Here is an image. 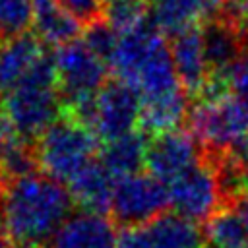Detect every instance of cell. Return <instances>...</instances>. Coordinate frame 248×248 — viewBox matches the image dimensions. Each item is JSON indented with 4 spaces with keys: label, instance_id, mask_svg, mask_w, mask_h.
I'll return each mask as SVG.
<instances>
[{
    "label": "cell",
    "instance_id": "7c38bea8",
    "mask_svg": "<svg viewBox=\"0 0 248 248\" xmlns=\"http://www.w3.org/2000/svg\"><path fill=\"white\" fill-rule=\"evenodd\" d=\"M169 46H170L172 64H174L182 89L186 93L200 97L211 81L202 27H194V29H188V31H182L170 37Z\"/></svg>",
    "mask_w": 248,
    "mask_h": 248
},
{
    "label": "cell",
    "instance_id": "ba28073f",
    "mask_svg": "<svg viewBox=\"0 0 248 248\" xmlns=\"http://www.w3.org/2000/svg\"><path fill=\"white\" fill-rule=\"evenodd\" d=\"M169 205L172 211L192 223L207 221L217 209H221V182L215 163L205 157L176 180L167 184Z\"/></svg>",
    "mask_w": 248,
    "mask_h": 248
},
{
    "label": "cell",
    "instance_id": "f1b7e54d",
    "mask_svg": "<svg viewBox=\"0 0 248 248\" xmlns=\"http://www.w3.org/2000/svg\"><path fill=\"white\" fill-rule=\"evenodd\" d=\"M0 248H21V246H17V244H14V242H6V240H2V242H0Z\"/></svg>",
    "mask_w": 248,
    "mask_h": 248
},
{
    "label": "cell",
    "instance_id": "4316f807",
    "mask_svg": "<svg viewBox=\"0 0 248 248\" xmlns=\"http://www.w3.org/2000/svg\"><path fill=\"white\" fill-rule=\"evenodd\" d=\"M12 134H14V128H12L10 120L6 118V114L0 110V151H2L4 143H6V141L12 138Z\"/></svg>",
    "mask_w": 248,
    "mask_h": 248
},
{
    "label": "cell",
    "instance_id": "f546056e",
    "mask_svg": "<svg viewBox=\"0 0 248 248\" xmlns=\"http://www.w3.org/2000/svg\"><path fill=\"white\" fill-rule=\"evenodd\" d=\"M211 248H213V246H211Z\"/></svg>",
    "mask_w": 248,
    "mask_h": 248
},
{
    "label": "cell",
    "instance_id": "6da1fadb",
    "mask_svg": "<svg viewBox=\"0 0 248 248\" xmlns=\"http://www.w3.org/2000/svg\"><path fill=\"white\" fill-rule=\"evenodd\" d=\"M74 200L62 182L33 172L4 188L6 234L21 248H46L70 217Z\"/></svg>",
    "mask_w": 248,
    "mask_h": 248
},
{
    "label": "cell",
    "instance_id": "3957f363",
    "mask_svg": "<svg viewBox=\"0 0 248 248\" xmlns=\"http://www.w3.org/2000/svg\"><path fill=\"white\" fill-rule=\"evenodd\" d=\"M0 110L10 120L14 132L33 143L62 116L54 52L45 50L29 74L0 97Z\"/></svg>",
    "mask_w": 248,
    "mask_h": 248
},
{
    "label": "cell",
    "instance_id": "d4e9b609",
    "mask_svg": "<svg viewBox=\"0 0 248 248\" xmlns=\"http://www.w3.org/2000/svg\"><path fill=\"white\" fill-rule=\"evenodd\" d=\"M227 85L232 89V93H238L248 99V43H246V48H244L240 60L229 72Z\"/></svg>",
    "mask_w": 248,
    "mask_h": 248
},
{
    "label": "cell",
    "instance_id": "5b68a950",
    "mask_svg": "<svg viewBox=\"0 0 248 248\" xmlns=\"http://www.w3.org/2000/svg\"><path fill=\"white\" fill-rule=\"evenodd\" d=\"M99 138L78 120L62 114L35 141L39 169L58 180L70 182L81 169L93 163Z\"/></svg>",
    "mask_w": 248,
    "mask_h": 248
},
{
    "label": "cell",
    "instance_id": "ac0fdd59",
    "mask_svg": "<svg viewBox=\"0 0 248 248\" xmlns=\"http://www.w3.org/2000/svg\"><path fill=\"white\" fill-rule=\"evenodd\" d=\"M143 229L153 248H202L203 234L198 225L176 213H163Z\"/></svg>",
    "mask_w": 248,
    "mask_h": 248
},
{
    "label": "cell",
    "instance_id": "8992f818",
    "mask_svg": "<svg viewBox=\"0 0 248 248\" xmlns=\"http://www.w3.org/2000/svg\"><path fill=\"white\" fill-rule=\"evenodd\" d=\"M70 116L87 126L99 140L110 141L136 130L141 118V99L130 85L108 79L95 97L76 105Z\"/></svg>",
    "mask_w": 248,
    "mask_h": 248
},
{
    "label": "cell",
    "instance_id": "2e32d148",
    "mask_svg": "<svg viewBox=\"0 0 248 248\" xmlns=\"http://www.w3.org/2000/svg\"><path fill=\"white\" fill-rule=\"evenodd\" d=\"M43 45L62 46L79 39L81 25L56 2V0H33V29Z\"/></svg>",
    "mask_w": 248,
    "mask_h": 248
},
{
    "label": "cell",
    "instance_id": "7a4b0ae2",
    "mask_svg": "<svg viewBox=\"0 0 248 248\" xmlns=\"http://www.w3.org/2000/svg\"><path fill=\"white\" fill-rule=\"evenodd\" d=\"M108 68L114 79L130 85L140 95L141 103L184 91L172 64L170 46L151 19L118 35Z\"/></svg>",
    "mask_w": 248,
    "mask_h": 248
},
{
    "label": "cell",
    "instance_id": "44dd1931",
    "mask_svg": "<svg viewBox=\"0 0 248 248\" xmlns=\"http://www.w3.org/2000/svg\"><path fill=\"white\" fill-rule=\"evenodd\" d=\"M105 21L118 33H128L149 21V0H107Z\"/></svg>",
    "mask_w": 248,
    "mask_h": 248
},
{
    "label": "cell",
    "instance_id": "4fadbf2b",
    "mask_svg": "<svg viewBox=\"0 0 248 248\" xmlns=\"http://www.w3.org/2000/svg\"><path fill=\"white\" fill-rule=\"evenodd\" d=\"M116 229L103 213L79 211L70 215L46 248H116Z\"/></svg>",
    "mask_w": 248,
    "mask_h": 248
},
{
    "label": "cell",
    "instance_id": "484cf974",
    "mask_svg": "<svg viewBox=\"0 0 248 248\" xmlns=\"http://www.w3.org/2000/svg\"><path fill=\"white\" fill-rule=\"evenodd\" d=\"M116 248H153V246L149 242L143 225H140V227H126L118 234Z\"/></svg>",
    "mask_w": 248,
    "mask_h": 248
},
{
    "label": "cell",
    "instance_id": "7402d4cb",
    "mask_svg": "<svg viewBox=\"0 0 248 248\" xmlns=\"http://www.w3.org/2000/svg\"><path fill=\"white\" fill-rule=\"evenodd\" d=\"M33 29V0H0V43Z\"/></svg>",
    "mask_w": 248,
    "mask_h": 248
},
{
    "label": "cell",
    "instance_id": "603a6c76",
    "mask_svg": "<svg viewBox=\"0 0 248 248\" xmlns=\"http://www.w3.org/2000/svg\"><path fill=\"white\" fill-rule=\"evenodd\" d=\"M83 41H85L103 60H107V64H108V60H110V56H112V52H114V46H116V43H118V33L103 19V21H97V23L85 27Z\"/></svg>",
    "mask_w": 248,
    "mask_h": 248
},
{
    "label": "cell",
    "instance_id": "30bf717a",
    "mask_svg": "<svg viewBox=\"0 0 248 248\" xmlns=\"http://www.w3.org/2000/svg\"><path fill=\"white\" fill-rule=\"evenodd\" d=\"M200 161V143L182 130L157 134L145 153L147 172L165 184H170Z\"/></svg>",
    "mask_w": 248,
    "mask_h": 248
},
{
    "label": "cell",
    "instance_id": "5bb4252c",
    "mask_svg": "<svg viewBox=\"0 0 248 248\" xmlns=\"http://www.w3.org/2000/svg\"><path fill=\"white\" fill-rule=\"evenodd\" d=\"M114 184L112 172L101 161H93L68 182V192L81 211L105 213L110 209Z\"/></svg>",
    "mask_w": 248,
    "mask_h": 248
},
{
    "label": "cell",
    "instance_id": "ffe728a7",
    "mask_svg": "<svg viewBox=\"0 0 248 248\" xmlns=\"http://www.w3.org/2000/svg\"><path fill=\"white\" fill-rule=\"evenodd\" d=\"M205 238L213 248H244L248 244V227L238 205H223L205 225Z\"/></svg>",
    "mask_w": 248,
    "mask_h": 248
},
{
    "label": "cell",
    "instance_id": "e0dca14e",
    "mask_svg": "<svg viewBox=\"0 0 248 248\" xmlns=\"http://www.w3.org/2000/svg\"><path fill=\"white\" fill-rule=\"evenodd\" d=\"M147 145L149 141L145 140V132L134 130L126 136L105 141L99 161L112 172L114 178H122L140 172V167L145 165Z\"/></svg>",
    "mask_w": 248,
    "mask_h": 248
},
{
    "label": "cell",
    "instance_id": "277c9868",
    "mask_svg": "<svg viewBox=\"0 0 248 248\" xmlns=\"http://www.w3.org/2000/svg\"><path fill=\"white\" fill-rule=\"evenodd\" d=\"M190 134L207 157L248 151V99L219 91L198 97L188 114Z\"/></svg>",
    "mask_w": 248,
    "mask_h": 248
},
{
    "label": "cell",
    "instance_id": "8fae6325",
    "mask_svg": "<svg viewBox=\"0 0 248 248\" xmlns=\"http://www.w3.org/2000/svg\"><path fill=\"white\" fill-rule=\"evenodd\" d=\"M225 0H149V19L157 31L174 37L213 21Z\"/></svg>",
    "mask_w": 248,
    "mask_h": 248
},
{
    "label": "cell",
    "instance_id": "9a60e30c",
    "mask_svg": "<svg viewBox=\"0 0 248 248\" xmlns=\"http://www.w3.org/2000/svg\"><path fill=\"white\" fill-rule=\"evenodd\" d=\"M45 50L43 41L31 31L0 43V97L12 91L29 74Z\"/></svg>",
    "mask_w": 248,
    "mask_h": 248
},
{
    "label": "cell",
    "instance_id": "cb8c5ba5",
    "mask_svg": "<svg viewBox=\"0 0 248 248\" xmlns=\"http://www.w3.org/2000/svg\"><path fill=\"white\" fill-rule=\"evenodd\" d=\"M81 27H89L105 19L107 0H56Z\"/></svg>",
    "mask_w": 248,
    "mask_h": 248
},
{
    "label": "cell",
    "instance_id": "83f0119b",
    "mask_svg": "<svg viewBox=\"0 0 248 248\" xmlns=\"http://www.w3.org/2000/svg\"><path fill=\"white\" fill-rule=\"evenodd\" d=\"M6 234V211H4V188L0 186V242Z\"/></svg>",
    "mask_w": 248,
    "mask_h": 248
},
{
    "label": "cell",
    "instance_id": "d6986e66",
    "mask_svg": "<svg viewBox=\"0 0 248 248\" xmlns=\"http://www.w3.org/2000/svg\"><path fill=\"white\" fill-rule=\"evenodd\" d=\"M190 110H188L186 91H178V93H172L161 99L141 103L140 124L145 132L165 134V132L178 130V126L184 122Z\"/></svg>",
    "mask_w": 248,
    "mask_h": 248
},
{
    "label": "cell",
    "instance_id": "9c48e42d",
    "mask_svg": "<svg viewBox=\"0 0 248 248\" xmlns=\"http://www.w3.org/2000/svg\"><path fill=\"white\" fill-rule=\"evenodd\" d=\"M169 205V188L149 172L116 178L110 211L126 227H140L163 215Z\"/></svg>",
    "mask_w": 248,
    "mask_h": 248
},
{
    "label": "cell",
    "instance_id": "52a82bcc",
    "mask_svg": "<svg viewBox=\"0 0 248 248\" xmlns=\"http://www.w3.org/2000/svg\"><path fill=\"white\" fill-rule=\"evenodd\" d=\"M54 64L62 108L91 99L108 81L107 76L110 68L107 60H103L83 39L58 46L54 52Z\"/></svg>",
    "mask_w": 248,
    "mask_h": 248
}]
</instances>
